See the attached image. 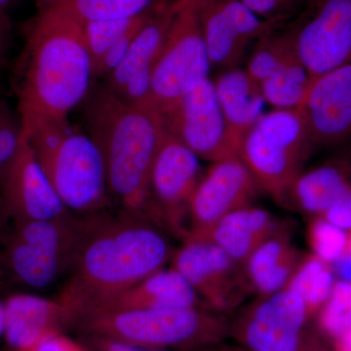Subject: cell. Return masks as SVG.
I'll return each mask as SVG.
<instances>
[{
  "mask_svg": "<svg viewBox=\"0 0 351 351\" xmlns=\"http://www.w3.org/2000/svg\"><path fill=\"white\" fill-rule=\"evenodd\" d=\"M80 219L75 258L56 297L75 321L165 269L175 251L170 235L143 214L108 209Z\"/></svg>",
  "mask_w": 351,
  "mask_h": 351,
  "instance_id": "1",
  "label": "cell"
},
{
  "mask_svg": "<svg viewBox=\"0 0 351 351\" xmlns=\"http://www.w3.org/2000/svg\"><path fill=\"white\" fill-rule=\"evenodd\" d=\"M93 78L82 24L54 8L38 10L14 71L23 129L69 119Z\"/></svg>",
  "mask_w": 351,
  "mask_h": 351,
  "instance_id": "2",
  "label": "cell"
},
{
  "mask_svg": "<svg viewBox=\"0 0 351 351\" xmlns=\"http://www.w3.org/2000/svg\"><path fill=\"white\" fill-rule=\"evenodd\" d=\"M84 103L87 134L101 152L112 207L144 214L152 163L165 133L162 115L154 105L124 103L105 84L91 88Z\"/></svg>",
  "mask_w": 351,
  "mask_h": 351,
  "instance_id": "3",
  "label": "cell"
},
{
  "mask_svg": "<svg viewBox=\"0 0 351 351\" xmlns=\"http://www.w3.org/2000/svg\"><path fill=\"white\" fill-rule=\"evenodd\" d=\"M64 207L73 215L110 209L105 166L98 147L69 119L23 129Z\"/></svg>",
  "mask_w": 351,
  "mask_h": 351,
  "instance_id": "4",
  "label": "cell"
},
{
  "mask_svg": "<svg viewBox=\"0 0 351 351\" xmlns=\"http://www.w3.org/2000/svg\"><path fill=\"white\" fill-rule=\"evenodd\" d=\"M85 331L141 348H205L230 330L221 314L203 307L106 311L75 321Z\"/></svg>",
  "mask_w": 351,
  "mask_h": 351,
  "instance_id": "5",
  "label": "cell"
},
{
  "mask_svg": "<svg viewBox=\"0 0 351 351\" xmlns=\"http://www.w3.org/2000/svg\"><path fill=\"white\" fill-rule=\"evenodd\" d=\"M313 151L306 121L299 108L263 113L245 136L239 158L260 191L284 204L291 184Z\"/></svg>",
  "mask_w": 351,
  "mask_h": 351,
  "instance_id": "6",
  "label": "cell"
},
{
  "mask_svg": "<svg viewBox=\"0 0 351 351\" xmlns=\"http://www.w3.org/2000/svg\"><path fill=\"white\" fill-rule=\"evenodd\" d=\"M80 228V216L73 214L49 221L13 219L0 245L4 269L27 287H52L73 263Z\"/></svg>",
  "mask_w": 351,
  "mask_h": 351,
  "instance_id": "7",
  "label": "cell"
},
{
  "mask_svg": "<svg viewBox=\"0 0 351 351\" xmlns=\"http://www.w3.org/2000/svg\"><path fill=\"white\" fill-rule=\"evenodd\" d=\"M212 66L195 0H180L152 76V101L161 114L208 80Z\"/></svg>",
  "mask_w": 351,
  "mask_h": 351,
  "instance_id": "8",
  "label": "cell"
},
{
  "mask_svg": "<svg viewBox=\"0 0 351 351\" xmlns=\"http://www.w3.org/2000/svg\"><path fill=\"white\" fill-rule=\"evenodd\" d=\"M203 173L200 159L165 130L152 163L145 216L170 237L184 241L189 203Z\"/></svg>",
  "mask_w": 351,
  "mask_h": 351,
  "instance_id": "9",
  "label": "cell"
},
{
  "mask_svg": "<svg viewBox=\"0 0 351 351\" xmlns=\"http://www.w3.org/2000/svg\"><path fill=\"white\" fill-rule=\"evenodd\" d=\"M282 29L311 78L351 63V0H308Z\"/></svg>",
  "mask_w": 351,
  "mask_h": 351,
  "instance_id": "10",
  "label": "cell"
},
{
  "mask_svg": "<svg viewBox=\"0 0 351 351\" xmlns=\"http://www.w3.org/2000/svg\"><path fill=\"white\" fill-rule=\"evenodd\" d=\"M309 315L306 304L285 288L258 299L241 308L228 332L249 351H311L307 338Z\"/></svg>",
  "mask_w": 351,
  "mask_h": 351,
  "instance_id": "11",
  "label": "cell"
},
{
  "mask_svg": "<svg viewBox=\"0 0 351 351\" xmlns=\"http://www.w3.org/2000/svg\"><path fill=\"white\" fill-rule=\"evenodd\" d=\"M170 263L215 313L223 315L234 311L254 293L244 265L209 240L182 241Z\"/></svg>",
  "mask_w": 351,
  "mask_h": 351,
  "instance_id": "12",
  "label": "cell"
},
{
  "mask_svg": "<svg viewBox=\"0 0 351 351\" xmlns=\"http://www.w3.org/2000/svg\"><path fill=\"white\" fill-rule=\"evenodd\" d=\"M162 115L165 130L199 159L214 163L239 157L228 138L213 80H204Z\"/></svg>",
  "mask_w": 351,
  "mask_h": 351,
  "instance_id": "13",
  "label": "cell"
},
{
  "mask_svg": "<svg viewBox=\"0 0 351 351\" xmlns=\"http://www.w3.org/2000/svg\"><path fill=\"white\" fill-rule=\"evenodd\" d=\"M257 182L243 161L226 159L204 170L189 209L186 240H203L226 215L253 205L258 195Z\"/></svg>",
  "mask_w": 351,
  "mask_h": 351,
  "instance_id": "14",
  "label": "cell"
},
{
  "mask_svg": "<svg viewBox=\"0 0 351 351\" xmlns=\"http://www.w3.org/2000/svg\"><path fill=\"white\" fill-rule=\"evenodd\" d=\"M210 63L237 68L247 48L282 25L261 19L241 0H195Z\"/></svg>",
  "mask_w": 351,
  "mask_h": 351,
  "instance_id": "15",
  "label": "cell"
},
{
  "mask_svg": "<svg viewBox=\"0 0 351 351\" xmlns=\"http://www.w3.org/2000/svg\"><path fill=\"white\" fill-rule=\"evenodd\" d=\"M180 0H166L140 29L125 58L104 84L131 106L154 105L152 76L173 24Z\"/></svg>",
  "mask_w": 351,
  "mask_h": 351,
  "instance_id": "16",
  "label": "cell"
},
{
  "mask_svg": "<svg viewBox=\"0 0 351 351\" xmlns=\"http://www.w3.org/2000/svg\"><path fill=\"white\" fill-rule=\"evenodd\" d=\"M313 149L351 141V63L311 80L299 108Z\"/></svg>",
  "mask_w": 351,
  "mask_h": 351,
  "instance_id": "17",
  "label": "cell"
},
{
  "mask_svg": "<svg viewBox=\"0 0 351 351\" xmlns=\"http://www.w3.org/2000/svg\"><path fill=\"white\" fill-rule=\"evenodd\" d=\"M0 193L13 219L49 221L71 215L23 133L19 151L0 176Z\"/></svg>",
  "mask_w": 351,
  "mask_h": 351,
  "instance_id": "18",
  "label": "cell"
},
{
  "mask_svg": "<svg viewBox=\"0 0 351 351\" xmlns=\"http://www.w3.org/2000/svg\"><path fill=\"white\" fill-rule=\"evenodd\" d=\"M3 306V336L16 351L32 348L47 337L59 334L66 325L75 323V313L57 298L20 293L10 295Z\"/></svg>",
  "mask_w": 351,
  "mask_h": 351,
  "instance_id": "19",
  "label": "cell"
},
{
  "mask_svg": "<svg viewBox=\"0 0 351 351\" xmlns=\"http://www.w3.org/2000/svg\"><path fill=\"white\" fill-rule=\"evenodd\" d=\"M213 82L228 138L239 156L245 136L265 113L260 85L239 68L225 69Z\"/></svg>",
  "mask_w": 351,
  "mask_h": 351,
  "instance_id": "20",
  "label": "cell"
},
{
  "mask_svg": "<svg viewBox=\"0 0 351 351\" xmlns=\"http://www.w3.org/2000/svg\"><path fill=\"white\" fill-rule=\"evenodd\" d=\"M184 307L206 308L199 295L186 278L177 270L170 267L158 270L147 277L108 302L107 306L96 313Z\"/></svg>",
  "mask_w": 351,
  "mask_h": 351,
  "instance_id": "21",
  "label": "cell"
},
{
  "mask_svg": "<svg viewBox=\"0 0 351 351\" xmlns=\"http://www.w3.org/2000/svg\"><path fill=\"white\" fill-rule=\"evenodd\" d=\"M290 234L288 226L281 225L245 262L247 278L258 295L274 294L287 287L301 262L304 255L295 248Z\"/></svg>",
  "mask_w": 351,
  "mask_h": 351,
  "instance_id": "22",
  "label": "cell"
},
{
  "mask_svg": "<svg viewBox=\"0 0 351 351\" xmlns=\"http://www.w3.org/2000/svg\"><path fill=\"white\" fill-rule=\"evenodd\" d=\"M351 193V166L325 164L302 171L286 193L283 205L308 215L322 216L337 201Z\"/></svg>",
  "mask_w": 351,
  "mask_h": 351,
  "instance_id": "23",
  "label": "cell"
},
{
  "mask_svg": "<svg viewBox=\"0 0 351 351\" xmlns=\"http://www.w3.org/2000/svg\"><path fill=\"white\" fill-rule=\"evenodd\" d=\"M280 226L267 210L249 205L226 215L203 240L213 242L232 260L244 265L251 254Z\"/></svg>",
  "mask_w": 351,
  "mask_h": 351,
  "instance_id": "24",
  "label": "cell"
},
{
  "mask_svg": "<svg viewBox=\"0 0 351 351\" xmlns=\"http://www.w3.org/2000/svg\"><path fill=\"white\" fill-rule=\"evenodd\" d=\"M336 282L331 265L313 254H304L286 288L301 298L311 317L329 299Z\"/></svg>",
  "mask_w": 351,
  "mask_h": 351,
  "instance_id": "25",
  "label": "cell"
},
{
  "mask_svg": "<svg viewBox=\"0 0 351 351\" xmlns=\"http://www.w3.org/2000/svg\"><path fill=\"white\" fill-rule=\"evenodd\" d=\"M165 0H62L54 8L80 24L92 21L137 17L156 8Z\"/></svg>",
  "mask_w": 351,
  "mask_h": 351,
  "instance_id": "26",
  "label": "cell"
},
{
  "mask_svg": "<svg viewBox=\"0 0 351 351\" xmlns=\"http://www.w3.org/2000/svg\"><path fill=\"white\" fill-rule=\"evenodd\" d=\"M311 80L301 61L292 62L258 83L265 104L274 110H295L301 106Z\"/></svg>",
  "mask_w": 351,
  "mask_h": 351,
  "instance_id": "27",
  "label": "cell"
},
{
  "mask_svg": "<svg viewBox=\"0 0 351 351\" xmlns=\"http://www.w3.org/2000/svg\"><path fill=\"white\" fill-rule=\"evenodd\" d=\"M297 60L299 58L281 25L256 41L245 69L255 82L261 83Z\"/></svg>",
  "mask_w": 351,
  "mask_h": 351,
  "instance_id": "28",
  "label": "cell"
},
{
  "mask_svg": "<svg viewBox=\"0 0 351 351\" xmlns=\"http://www.w3.org/2000/svg\"><path fill=\"white\" fill-rule=\"evenodd\" d=\"M166 1V0H165ZM163 1V2H165ZM162 2V3H163ZM149 12L125 19L92 21L82 24L83 38L94 66L120 38L151 19L161 4Z\"/></svg>",
  "mask_w": 351,
  "mask_h": 351,
  "instance_id": "29",
  "label": "cell"
},
{
  "mask_svg": "<svg viewBox=\"0 0 351 351\" xmlns=\"http://www.w3.org/2000/svg\"><path fill=\"white\" fill-rule=\"evenodd\" d=\"M320 331L336 341L351 329V284L337 280L332 294L318 311Z\"/></svg>",
  "mask_w": 351,
  "mask_h": 351,
  "instance_id": "30",
  "label": "cell"
},
{
  "mask_svg": "<svg viewBox=\"0 0 351 351\" xmlns=\"http://www.w3.org/2000/svg\"><path fill=\"white\" fill-rule=\"evenodd\" d=\"M348 232L323 217H314L307 228V240L313 255L332 265L346 254Z\"/></svg>",
  "mask_w": 351,
  "mask_h": 351,
  "instance_id": "31",
  "label": "cell"
},
{
  "mask_svg": "<svg viewBox=\"0 0 351 351\" xmlns=\"http://www.w3.org/2000/svg\"><path fill=\"white\" fill-rule=\"evenodd\" d=\"M22 138L20 117L14 113L5 101L0 99V176L19 151Z\"/></svg>",
  "mask_w": 351,
  "mask_h": 351,
  "instance_id": "32",
  "label": "cell"
},
{
  "mask_svg": "<svg viewBox=\"0 0 351 351\" xmlns=\"http://www.w3.org/2000/svg\"><path fill=\"white\" fill-rule=\"evenodd\" d=\"M261 19L283 25L297 17L308 0H241Z\"/></svg>",
  "mask_w": 351,
  "mask_h": 351,
  "instance_id": "33",
  "label": "cell"
},
{
  "mask_svg": "<svg viewBox=\"0 0 351 351\" xmlns=\"http://www.w3.org/2000/svg\"><path fill=\"white\" fill-rule=\"evenodd\" d=\"M321 217L346 232H351V193L334 203Z\"/></svg>",
  "mask_w": 351,
  "mask_h": 351,
  "instance_id": "34",
  "label": "cell"
},
{
  "mask_svg": "<svg viewBox=\"0 0 351 351\" xmlns=\"http://www.w3.org/2000/svg\"><path fill=\"white\" fill-rule=\"evenodd\" d=\"M20 351H86L82 346L63 335L54 334L39 341L36 346Z\"/></svg>",
  "mask_w": 351,
  "mask_h": 351,
  "instance_id": "35",
  "label": "cell"
},
{
  "mask_svg": "<svg viewBox=\"0 0 351 351\" xmlns=\"http://www.w3.org/2000/svg\"><path fill=\"white\" fill-rule=\"evenodd\" d=\"M12 45V25L5 12H0V69L5 66Z\"/></svg>",
  "mask_w": 351,
  "mask_h": 351,
  "instance_id": "36",
  "label": "cell"
},
{
  "mask_svg": "<svg viewBox=\"0 0 351 351\" xmlns=\"http://www.w3.org/2000/svg\"><path fill=\"white\" fill-rule=\"evenodd\" d=\"M94 346L95 351H147L144 348H137V346L127 345L121 341H114L103 337L94 336L93 341H91Z\"/></svg>",
  "mask_w": 351,
  "mask_h": 351,
  "instance_id": "37",
  "label": "cell"
},
{
  "mask_svg": "<svg viewBox=\"0 0 351 351\" xmlns=\"http://www.w3.org/2000/svg\"><path fill=\"white\" fill-rule=\"evenodd\" d=\"M337 280L351 284V255L345 254L343 257L331 265Z\"/></svg>",
  "mask_w": 351,
  "mask_h": 351,
  "instance_id": "38",
  "label": "cell"
},
{
  "mask_svg": "<svg viewBox=\"0 0 351 351\" xmlns=\"http://www.w3.org/2000/svg\"><path fill=\"white\" fill-rule=\"evenodd\" d=\"M11 223H12V218H11L5 202H4L1 193H0V245L3 241L6 233L10 228Z\"/></svg>",
  "mask_w": 351,
  "mask_h": 351,
  "instance_id": "39",
  "label": "cell"
},
{
  "mask_svg": "<svg viewBox=\"0 0 351 351\" xmlns=\"http://www.w3.org/2000/svg\"><path fill=\"white\" fill-rule=\"evenodd\" d=\"M335 351H351V329L334 341Z\"/></svg>",
  "mask_w": 351,
  "mask_h": 351,
  "instance_id": "40",
  "label": "cell"
},
{
  "mask_svg": "<svg viewBox=\"0 0 351 351\" xmlns=\"http://www.w3.org/2000/svg\"><path fill=\"white\" fill-rule=\"evenodd\" d=\"M60 1H62V0H38V10L55 5V4L59 3Z\"/></svg>",
  "mask_w": 351,
  "mask_h": 351,
  "instance_id": "41",
  "label": "cell"
},
{
  "mask_svg": "<svg viewBox=\"0 0 351 351\" xmlns=\"http://www.w3.org/2000/svg\"><path fill=\"white\" fill-rule=\"evenodd\" d=\"M221 351H249L241 346H219Z\"/></svg>",
  "mask_w": 351,
  "mask_h": 351,
  "instance_id": "42",
  "label": "cell"
},
{
  "mask_svg": "<svg viewBox=\"0 0 351 351\" xmlns=\"http://www.w3.org/2000/svg\"><path fill=\"white\" fill-rule=\"evenodd\" d=\"M4 334V306L3 302L0 301V337Z\"/></svg>",
  "mask_w": 351,
  "mask_h": 351,
  "instance_id": "43",
  "label": "cell"
},
{
  "mask_svg": "<svg viewBox=\"0 0 351 351\" xmlns=\"http://www.w3.org/2000/svg\"><path fill=\"white\" fill-rule=\"evenodd\" d=\"M14 0H0V12H5L7 7L10 5Z\"/></svg>",
  "mask_w": 351,
  "mask_h": 351,
  "instance_id": "44",
  "label": "cell"
},
{
  "mask_svg": "<svg viewBox=\"0 0 351 351\" xmlns=\"http://www.w3.org/2000/svg\"><path fill=\"white\" fill-rule=\"evenodd\" d=\"M4 274H5V269H4L3 265H2L1 258H0V280H1Z\"/></svg>",
  "mask_w": 351,
  "mask_h": 351,
  "instance_id": "45",
  "label": "cell"
},
{
  "mask_svg": "<svg viewBox=\"0 0 351 351\" xmlns=\"http://www.w3.org/2000/svg\"><path fill=\"white\" fill-rule=\"evenodd\" d=\"M197 351H221L219 350V346L218 348H201L200 350Z\"/></svg>",
  "mask_w": 351,
  "mask_h": 351,
  "instance_id": "46",
  "label": "cell"
},
{
  "mask_svg": "<svg viewBox=\"0 0 351 351\" xmlns=\"http://www.w3.org/2000/svg\"><path fill=\"white\" fill-rule=\"evenodd\" d=\"M311 351H322V350H318V348H314L313 350H311Z\"/></svg>",
  "mask_w": 351,
  "mask_h": 351,
  "instance_id": "47",
  "label": "cell"
}]
</instances>
